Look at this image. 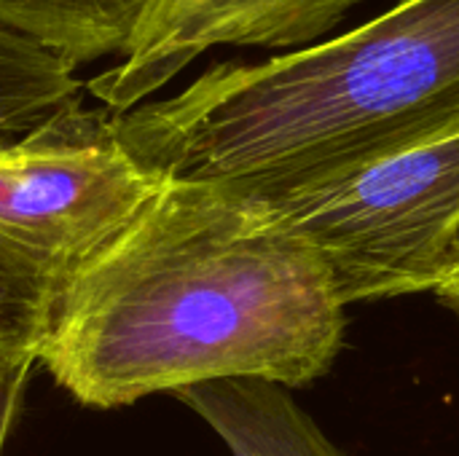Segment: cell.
<instances>
[{
    "mask_svg": "<svg viewBox=\"0 0 459 456\" xmlns=\"http://www.w3.org/2000/svg\"><path fill=\"white\" fill-rule=\"evenodd\" d=\"M344 306L264 204L215 183L156 196L59 285L38 363L78 403L121 409L221 379L328 374Z\"/></svg>",
    "mask_w": 459,
    "mask_h": 456,
    "instance_id": "cell-1",
    "label": "cell"
},
{
    "mask_svg": "<svg viewBox=\"0 0 459 456\" xmlns=\"http://www.w3.org/2000/svg\"><path fill=\"white\" fill-rule=\"evenodd\" d=\"M159 180L277 194L459 132V0H398L352 32L223 62L183 91L113 113Z\"/></svg>",
    "mask_w": 459,
    "mask_h": 456,
    "instance_id": "cell-2",
    "label": "cell"
},
{
    "mask_svg": "<svg viewBox=\"0 0 459 456\" xmlns=\"http://www.w3.org/2000/svg\"><path fill=\"white\" fill-rule=\"evenodd\" d=\"M250 199L315 255L342 306L436 290L459 242V132Z\"/></svg>",
    "mask_w": 459,
    "mask_h": 456,
    "instance_id": "cell-3",
    "label": "cell"
},
{
    "mask_svg": "<svg viewBox=\"0 0 459 456\" xmlns=\"http://www.w3.org/2000/svg\"><path fill=\"white\" fill-rule=\"evenodd\" d=\"M164 185L116 137L113 110L70 102L0 137V250L65 280Z\"/></svg>",
    "mask_w": 459,
    "mask_h": 456,
    "instance_id": "cell-4",
    "label": "cell"
},
{
    "mask_svg": "<svg viewBox=\"0 0 459 456\" xmlns=\"http://www.w3.org/2000/svg\"><path fill=\"white\" fill-rule=\"evenodd\" d=\"M366 0H151L118 65L83 89L126 113L215 46L290 48L328 35Z\"/></svg>",
    "mask_w": 459,
    "mask_h": 456,
    "instance_id": "cell-5",
    "label": "cell"
},
{
    "mask_svg": "<svg viewBox=\"0 0 459 456\" xmlns=\"http://www.w3.org/2000/svg\"><path fill=\"white\" fill-rule=\"evenodd\" d=\"M274 382L221 379L175 392L234 456H342Z\"/></svg>",
    "mask_w": 459,
    "mask_h": 456,
    "instance_id": "cell-6",
    "label": "cell"
},
{
    "mask_svg": "<svg viewBox=\"0 0 459 456\" xmlns=\"http://www.w3.org/2000/svg\"><path fill=\"white\" fill-rule=\"evenodd\" d=\"M151 0H0V30L48 51L70 70L124 56Z\"/></svg>",
    "mask_w": 459,
    "mask_h": 456,
    "instance_id": "cell-7",
    "label": "cell"
},
{
    "mask_svg": "<svg viewBox=\"0 0 459 456\" xmlns=\"http://www.w3.org/2000/svg\"><path fill=\"white\" fill-rule=\"evenodd\" d=\"M83 83L62 59L0 30V137H19L81 99Z\"/></svg>",
    "mask_w": 459,
    "mask_h": 456,
    "instance_id": "cell-8",
    "label": "cell"
},
{
    "mask_svg": "<svg viewBox=\"0 0 459 456\" xmlns=\"http://www.w3.org/2000/svg\"><path fill=\"white\" fill-rule=\"evenodd\" d=\"M62 280L0 250V347L38 352Z\"/></svg>",
    "mask_w": 459,
    "mask_h": 456,
    "instance_id": "cell-9",
    "label": "cell"
},
{
    "mask_svg": "<svg viewBox=\"0 0 459 456\" xmlns=\"http://www.w3.org/2000/svg\"><path fill=\"white\" fill-rule=\"evenodd\" d=\"M35 363L38 352L0 347V456L5 452L11 430L19 419V409Z\"/></svg>",
    "mask_w": 459,
    "mask_h": 456,
    "instance_id": "cell-10",
    "label": "cell"
},
{
    "mask_svg": "<svg viewBox=\"0 0 459 456\" xmlns=\"http://www.w3.org/2000/svg\"><path fill=\"white\" fill-rule=\"evenodd\" d=\"M436 293L446 301V306H452V309L459 314V242H457L455 255H452V263H449V269H446L444 280L438 282Z\"/></svg>",
    "mask_w": 459,
    "mask_h": 456,
    "instance_id": "cell-11",
    "label": "cell"
}]
</instances>
